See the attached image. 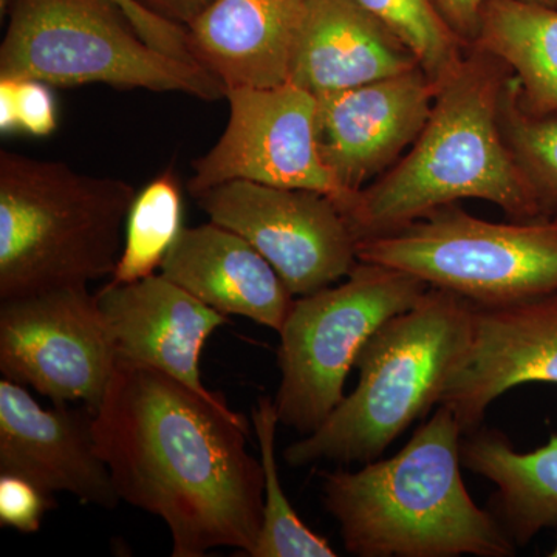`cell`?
Returning <instances> with one entry per match:
<instances>
[{"label":"cell","instance_id":"cell-1","mask_svg":"<svg viewBox=\"0 0 557 557\" xmlns=\"http://www.w3.org/2000/svg\"><path fill=\"white\" fill-rule=\"evenodd\" d=\"M94 434L121 500L170 528L172 556L203 557L220 547L251 556L265 478L247 449V417L222 395L116 362Z\"/></svg>","mask_w":557,"mask_h":557},{"label":"cell","instance_id":"cell-2","mask_svg":"<svg viewBox=\"0 0 557 557\" xmlns=\"http://www.w3.org/2000/svg\"><path fill=\"white\" fill-rule=\"evenodd\" d=\"M511 70L469 46L438 84L426 124L408 152L339 208L357 242L410 225L465 199L512 220L552 218L505 141L500 112Z\"/></svg>","mask_w":557,"mask_h":557},{"label":"cell","instance_id":"cell-3","mask_svg":"<svg viewBox=\"0 0 557 557\" xmlns=\"http://www.w3.org/2000/svg\"><path fill=\"white\" fill-rule=\"evenodd\" d=\"M463 429L446 406L405 448L358 471H322V504L358 557H509L516 544L461 478Z\"/></svg>","mask_w":557,"mask_h":557},{"label":"cell","instance_id":"cell-4","mask_svg":"<svg viewBox=\"0 0 557 557\" xmlns=\"http://www.w3.org/2000/svg\"><path fill=\"white\" fill-rule=\"evenodd\" d=\"M471 302L429 287L412 309L388 319L359 351L358 386L302 440L284 450L293 468L319 461L366 465L435 405L467 351Z\"/></svg>","mask_w":557,"mask_h":557},{"label":"cell","instance_id":"cell-5","mask_svg":"<svg viewBox=\"0 0 557 557\" xmlns=\"http://www.w3.org/2000/svg\"><path fill=\"white\" fill-rule=\"evenodd\" d=\"M134 186L0 152V300L115 273Z\"/></svg>","mask_w":557,"mask_h":557},{"label":"cell","instance_id":"cell-6","mask_svg":"<svg viewBox=\"0 0 557 557\" xmlns=\"http://www.w3.org/2000/svg\"><path fill=\"white\" fill-rule=\"evenodd\" d=\"M9 14L0 78L225 98L226 86L211 70L150 46L112 0H11Z\"/></svg>","mask_w":557,"mask_h":557},{"label":"cell","instance_id":"cell-7","mask_svg":"<svg viewBox=\"0 0 557 557\" xmlns=\"http://www.w3.org/2000/svg\"><path fill=\"white\" fill-rule=\"evenodd\" d=\"M357 256L474 306L518 302L557 292V215L497 223L449 205L405 228L358 240Z\"/></svg>","mask_w":557,"mask_h":557},{"label":"cell","instance_id":"cell-8","mask_svg":"<svg viewBox=\"0 0 557 557\" xmlns=\"http://www.w3.org/2000/svg\"><path fill=\"white\" fill-rule=\"evenodd\" d=\"M428 289L412 274L358 262L336 287L295 299L278 332V421L302 435L317 431L346 397L348 373L373 333Z\"/></svg>","mask_w":557,"mask_h":557},{"label":"cell","instance_id":"cell-9","mask_svg":"<svg viewBox=\"0 0 557 557\" xmlns=\"http://www.w3.org/2000/svg\"><path fill=\"white\" fill-rule=\"evenodd\" d=\"M89 285L0 300V372L54 405L97 412L116 366L115 348Z\"/></svg>","mask_w":557,"mask_h":557},{"label":"cell","instance_id":"cell-10","mask_svg":"<svg viewBox=\"0 0 557 557\" xmlns=\"http://www.w3.org/2000/svg\"><path fill=\"white\" fill-rule=\"evenodd\" d=\"M228 124L208 153L193 163L194 197L223 183L310 189L341 205L346 194L318 148V98L292 81L274 87L226 89Z\"/></svg>","mask_w":557,"mask_h":557},{"label":"cell","instance_id":"cell-11","mask_svg":"<svg viewBox=\"0 0 557 557\" xmlns=\"http://www.w3.org/2000/svg\"><path fill=\"white\" fill-rule=\"evenodd\" d=\"M196 200L211 222L258 249L298 298L332 287L359 262L357 237L325 194L236 180Z\"/></svg>","mask_w":557,"mask_h":557},{"label":"cell","instance_id":"cell-12","mask_svg":"<svg viewBox=\"0 0 557 557\" xmlns=\"http://www.w3.org/2000/svg\"><path fill=\"white\" fill-rule=\"evenodd\" d=\"M437 89L417 67L318 98V148L346 194L339 208L405 156L426 124Z\"/></svg>","mask_w":557,"mask_h":557},{"label":"cell","instance_id":"cell-13","mask_svg":"<svg viewBox=\"0 0 557 557\" xmlns=\"http://www.w3.org/2000/svg\"><path fill=\"white\" fill-rule=\"evenodd\" d=\"M471 306L467 351L440 401L465 434L482 426L490 406L512 387L557 384V292L502 306Z\"/></svg>","mask_w":557,"mask_h":557},{"label":"cell","instance_id":"cell-14","mask_svg":"<svg viewBox=\"0 0 557 557\" xmlns=\"http://www.w3.org/2000/svg\"><path fill=\"white\" fill-rule=\"evenodd\" d=\"M94 410L40 408L22 384L0 381V474L30 480L53 496L69 493L104 509L121 498L94 434Z\"/></svg>","mask_w":557,"mask_h":557},{"label":"cell","instance_id":"cell-15","mask_svg":"<svg viewBox=\"0 0 557 557\" xmlns=\"http://www.w3.org/2000/svg\"><path fill=\"white\" fill-rule=\"evenodd\" d=\"M95 296L116 362L159 370L212 394L201 381L200 357L209 336L228 324L226 314L161 273L131 284L109 282Z\"/></svg>","mask_w":557,"mask_h":557},{"label":"cell","instance_id":"cell-16","mask_svg":"<svg viewBox=\"0 0 557 557\" xmlns=\"http://www.w3.org/2000/svg\"><path fill=\"white\" fill-rule=\"evenodd\" d=\"M417 67L409 47L357 0H310L288 81L321 98Z\"/></svg>","mask_w":557,"mask_h":557},{"label":"cell","instance_id":"cell-17","mask_svg":"<svg viewBox=\"0 0 557 557\" xmlns=\"http://www.w3.org/2000/svg\"><path fill=\"white\" fill-rule=\"evenodd\" d=\"M160 273L211 309L281 332L295 296L240 234L215 222L183 228Z\"/></svg>","mask_w":557,"mask_h":557},{"label":"cell","instance_id":"cell-18","mask_svg":"<svg viewBox=\"0 0 557 557\" xmlns=\"http://www.w3.org/2000/svg\"><path fill=\"white\" fill-rule=\"evenodd\" d=\"M310 0H215L186 27L194 57L226 89L287 83Z\"/></svg>","mask_w":557,"mask_h":557},{"label":"cell","instance_id":"cell-19","mask_svg":"<svg viewBox=\"0 0 557 557\" xmlns=\"http://www.w3.org/2000/svg\"><path fill=\"white\" fill-rule=\"evenodd\" d=\"M461 463L496 486L493 515L516 547L557 527V434L520 453L500 431L479 426L461 440Z\"/></svg>","mask_w":557,"mask_h":557},{"label":"cell","instance_id":"cell-20","mask_svg":"<svg viewBox=\"0 0 557 557\" xmlns=\"http://www.w3.org/2000/svg\"><path fill=\"white\" fill-rule=\"evenodd\" d=\"M471 46L511 70L520 108L527 113L556 115V7L536 0H486Z\"/></svg>","mask_w":557,"mask_h":557},{"label":"cell","instance_id":"cell-21","mask_svg":"<svg viewBox=\"0 0 557 557\" xmlns=\"http://www.w3.org/2000/svg\"><path fill=\"white\" fill-rule=\"evenodd\" d=\"M251 418L265 478L262 528L251 557L338 556L327 539L319 536L300 520L285 496L276 460V432L281 421L274 399L259 398L258 405L252 406Z\"/></svg>","mask_w":557,"mask_h":557},{"label":"cell","instance_id":"cell-22","mask_svg":"<svg viewBox=\"0 0 557 557\" xmlns=\"http://www.w3.org/2000/svg\"><path fill=\"white\" fill-rule=\"evenodd\" d=\"M182 220L178 180L172 171L163 172L135 196L127 214L123 251L110 282L131 284L156 274L185 228Z\"/></svg>","mask_w":557,"mask_h":557},{"label":"cell","instance_id":"cell-23","mask_svg":"<svg viewBox=\"0 0 557 557\" xmlns=\"http://www.w3.org/2000/svg\"><path fill=\"white\" fill-rule=\"evenodd\" d=\"M416 54L418 65L442 83L465 57V42L443 16L437 0H357Z\"/></svg>","mask_w":557,"mask_h":557},{"label":"cell","instance_id":"cell-24","mask_svg":"<svg viewBox=\"0 0 557 557\" xmlns=\"http://www.w3.org/2000/svg\"><path fill=\"white\" fill-rule=\"evenodd\" d=\"M505 141L536 190L548 215H557V113L533 116L520 108L515 76L500 112Z\"/></svg>","mask_w":557,"mask_h":557},{"label":"cell","instance_id":"cell-25","mask_svg":"<svg viewBox=\"0 0 557 557\" xmlns=\"http://www.w3.org/2000/svg\"><path fill=\"white\" fill-rule=\"evenodd\" d=\"M51 508H54L51 494L30 480L0 474V525L21 533H36Z\"/></svg>","mask_w":557,"mask_h":557},{"label":"cell","instance_id":"cell-26","mask_svg":"<svg viewBox=\"0 0 557 557\" xmlns=\"http://www.w3.org/2000/svg\"><path fill=\"white\" fill-rule=\"evenodd\" d=\"M112 2L126 16L134 30L150 46L180 60L199 62L190 50L188 30L153 13L138 0H112Z\"/></svg>","mask_w":557,"mask_h":557},{"label":"cell","instance_id":"cell-27","mask_svg":"<svg viewBox=\"0 0 557 557\" xmlns=\"http://www.w3.org/2000/svg\"><path fill=\"white\" fill-rule=\"evenodd\" d=\"M10 79V78H7ZM17 132L49 137L58 127V110L50 86L35 79H11Z\"/></svg>","mask_w":557,"mask_h":557},{"label":"cell","instance_id":"cell-28","mask_svg":"<svg viewBox=\"0 0 557 557\" xmlns=\"http://www.w3.org/2000/svg\"><path fill=\"white\" fill-rule=\"evenodd\" d=\"M485 2L486 0H437L443 16L468 46H471L478 32L480 10ZM536 2L557 9V0H536Z\"/></svg>","mask_w":557,"mask_h":557},{"label":"cell","instance_id":"cell-29","mask_svg":"<svg viewBox=\"0 0 557 557\" xmlns=\"http://www.w3.org/2000/svg\"><path fill=\"white\" fill-rule=\"evenodd\" d=\"M150 11L164 20L188 27L201 13H205L215 0H138Z\"/></svg>","mask_w":557,"mask_h":557},{"label":"cell","instance_id":"cell-30","mask_svg":"<svg viewBox=\"0 0 557 557\" xmlns=\"http://www.w3.org/2000/svg\"><path fill=\"white\" fill-rule=\"evenodd\" d=\"M0 131L2 134L17 132L13 83L7 78H0Z\"/></svg>","mask_w":557,"mask_h":557},{"label":"cell","instance_id":"cell-31","mask_svg":"<svg viewBox=\"0 0 557 557\" xmlns=\"http://www.w3.org/2000/svg\"><path fill=\"white\" fill-rule=\"evenodd\" d=\"M11 0H0V14L5 16L7 11L10 9Z\"/></svg>","mask_w":557,"mask_h":557},{"label":"cell","instance_id":"cell-32","mask_svg":"<svg viewBox=\"0 0 557 557\" xmlns=\"http://www.w3.org/2000/svg\"><path fill=\"white\" fill-rule=\"evenodd\" d=\"M549 556L557 557V537L555 542V547L552 548V553H549Z\"/></svg>","mask_w":557,"mask_h":557}]
</instances>
